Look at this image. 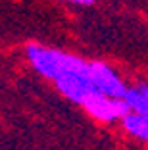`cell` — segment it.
Returning <instances> with one entry per match:
<instances>
[{"label": "cell", "mask_w": 148, "mask_h": 150, "mask_svg": "<svg viewBox=\"0 0 148 150\" xmlns=\"http://www.w3.org/2000/svg\"><path fill=\"white\" fill-rule=\"evenodd\" d=\"M89 73H91V79L94 83V87L100 93L113 96V98H125L129 88L125 87V83L119 79V75L110 66H106L102 62H91L89 64Z\"/></svg>", "instance_id": "3"}, {"label": "cell", "mask_w": 148, "mask_h": 150, "mask_svg": "<svg viewBox=\"0 0 148 150\" xmlns=\"http://www.w3.org/2000/svg\"><path fill=\"white\" fill-rule=\"evenodd\" d=\"M125 102L129 104L131 112H135V114H140V115H144V117H148V98L139 91V87H137V88H129V91H127Z\"/></svg>", "instance_id": "6"}, {"label": "cell", "mask_w": 148, "mask_h": 150, "mask_svg": "<svg viewBox=\"0 0 148 150\" xmlns=\"http://www.w3.org/2000/svg\"><path fill=\"white\" fill-rule=\"evenodd\" d=\"M27 58H29L31 66L42 77H48L52 81L60 79L67 73L83 71L89 67V64L81 58L60 52V50L44 48V46H39V44H29L27 46Z\"/></svg>", "instance_id": "1"}, {"label": "cell", "mask_w": 148, "mask_h": 150, "mask_svg": "<svg viewBox=\"0 0 148 150\" xmlns=\"http://www.w3.org/2000/svg\"><path fill=\"white\" fill-rule=\"evenodd\" d=\"M123 127H125L127 133H131L133 137L142 139V141L148 142V117L131 112V114H127L125 117H123Z\"/></svg>", "instance_id": "5"}, {"label": "cell", "mask_w": 148, "mask_h": 150, "mask_svg": "<svg viewBox=\"0 0 148 150\" xmlns=\"http://www.w3.org/2000/svg\"><path fill=\"white\" fill-rule=\"evenodd\" d=\"M54 83H56L58 91H60L64 96H67L69 100L77 102V104H81L92 91H98V88L94 87V83H92V79H91L89 67L83 69V71L67 73V75H64V77H60V79H56Z\"/></svg>", "instance_id": "4"}, {"label": "cell", "mask_w": 148, "mask_h": 150, "mask_svg": "<svg viewBox=\"0 0 148 150\" xmlns=\"http://www.w3.org/2000/svg\"><path fill=\"white\" fill-rule=\"evenodd\" d=\"M81 106L92 115V117L100 119V121H115V119H123L131 112L129 104L125 98H113L108 94L100 93V91H92Z\"/></svg>", "instance_id": "2"}, {"label": "cell", "mask_w": 148, "mask_h": 150, "mask_svg": "<svg viewBox=\"0 0 148 150\" xmlns=\"http://www.w3.org/2000/svg\"><path fill=\"white\" fill-rule=\"evenodd\" d=\"M65 2H73V4H92V2H94V0H65Z\"/></svg>", "instance_id": "7"}]
</instances>
